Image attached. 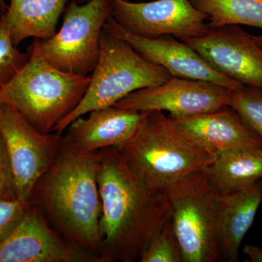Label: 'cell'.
<instances>
[{"instance_id": "f1b7e54d", "label": "cell", "mask_w": 262, "mask_h": 262, "mask_svg": "<svg viewBox=\"0 0 262 262\" xmlns=\"http://www.w3.org/2000/svg\"><path fill=\"white\" fill-rule=\"evenodd\" d=\"M258 184H259L260 189H261V193H262V179L258 182Z\"/></svg>"}, {"instance_id": "5b68a950", "label": "cell", "mask_w": 262, "mask_h": 262, "mask_svg": "<svg viewBox=\"0 0 262 262\" xmlns=\"http://www.w3.org/2000/svg\"><path fill=\"white\" fill-rule=\"evenodd\" d=\"M173 77L160 66L146 61L120 38L103 29L100 36V56L83 98L72 113L55 127L63 134L78 117L91 112L113 106L134 91L163 84Z\"/></svg>"}, {"instance_id": "7402d4cb", "label": "cell", "mask_w": 262, "mask_h": 262, "mask_svg": "<svg viewBox=\"0 0 262 262\" xmlns=\"http://www.w3.org/2000/svg\"><path fill=\"white\" fill-rule=\"evenodd\" d=\"M140 262H183L182 249L171 222L165 224L151 239L139 260Z\"/></svg>"}, {"instance_id": "ac0fdd59", "label": "cell", "mask_w": 262, "mask_h": 262, "mask_svg": "<svg viewBox=\"0 0 262 262\" xmlns=\"http://www.w3.org/2000/svg\"><path fill=\"white\" fill-rule=\"evenodd\" d=\"M205 170L219 194H229L251 187L262 179V147L218 155Z\"/></svg>"}, {"instance_id": "83f0119b", "label": "cell", "mask_w": 262, "mask_h": 262, "mask_svg": "<svg viewBox=\"0 0 262 262\" xmlns=\"http://www.w3.org/2000/svg\"><path fill=\"white\" fill-rule=\"evenodd\" d=\"M5 10H3V8L0 7V20H2L3 17L4 16Z\"/></svg>"}, {"instance_id": "484cf974", "label": "cell", "mask_w": 262, "mask_h": 262, "mask_svg": "<svg viewBox=\"0 0 262 262\" xmlns=\"http://www.w3.org/2000/svg\"><path fill=\"white\" fill-rule=\"evenodd\" d=\"M251 37L255 42L257 43L258 46L262 47V35H251Z\"/></svg>"}, {"instance_id": "5bb4252c", "label": "cell", "mask_w": 262, "mask_h": 262, "mask_svg": "<svg viewBox=\"0 0 262 262\" xmlns=\"http://www.w3.org/2000/svg\"><path fill=\"white\" fill-rule=\"evenodd\" d=\"M167 117L184 139L214 158L235 150L262 147L261 138L231 106L188 116L169 114Z\"/></svg>"}, {"instance_id": "603a6c76", "label": "cell", "mask_w": 262, "mask_h": 262, "mask_svg": "<svg viewBox=\"0 0 262 262\" xmlns=\"http://www.w3.org/2000/svg\"><path fill=\"white\" fill-rule=\"evenodd\" d=\"M32 201L0 198V244L14 230Z\"/></svg>"}, {"instance_id": "f546056e", "label": "cell", "mask_w": 262, "mask_h": 262, "mask_svg": "<svg viewBox=\"0 0 262 262\" xmlns=\"http://www.w3.org/2000/svg\"><path fill=\"white\" fill-rule=\"evenodd\" d=\"M71 1H76V2H78V1H80V0H71ZM81 1H83V0H81Z\"/></svg>"}, {"instance_id": "2e32d148", "label": "cell", "mask_w": 262, "mask_h": 262, "mask_svg": "<svg viewBox=\"0 0 262 262\" xmlns=\"http://www.w3.org/2000/svg\"><path fill=\"white\" fill-rule=\"evenodd\" d=\"M259 184L219 195L218 234L221 261H239L243 239L251 228L260 204Z\"/></svg>"}, {"instance_id": "9c48e42d", "label": "cell", "mask_w": 262, "mask_h": 262, "mask_svg": "<svg viewBox=\"0 0 262 262\" xmlns=\"http://www.w3.org/2000/svg\"><path fill=\"white\" fill-rule=\"evenodd\" d=\"M112 17L127 32L146 38L171 35L182 40L201 37L211 29L206 22L207 15L190 0H114Z\"/></svg>"}, {"instance_id": "277c9868", "label": "cell", "mask_w": 262, "mask_h": 262, "mask_svg": "<svg viewBox=\"0 0 262 262\" xmlns=\"http://www.w3.org/2000/svg\"><path fill=\"white\" fill-rule=\"evenodd\" d=\"M117 149L136 175L161 190L206 170L215 158L184 139L160 111L148 112L137 135Z\"/></svg>"}, {"instance_id": "cb8c5ba5", "label": "cell", "mask_w": 262, "mask_h": 262, "mask_svg": "<svg viewBox=\"0 0 262 262\" xmlns=\"http://www.w3.org/2000/svg\"><path fill=\"white\" fill-rule=\"evenodd\" d=\"M14 181L8 155L0 136V198H15Z\"/></svg>"}, {"instance_id": "4316f807", "label": "cell", "mask_w": 262, "mask_h": 262, "mask_svg": "<svg viewBox=\"0 0 262 262\" xmlns=\"http://www.w3.org/2000/svg\"><path fill=\"white\" fill-rule=\"evenodd\" d=\"M0 7H1L3 10L6 11L7 8H8V3H7V0H0Z\"/></svg>"}, {"instance_id": "ba28073f", "label": "cell", "mask_w": 262, "mask_h": 262, "mask_svg": "<svg viewBox=\"0 0 262 262\" xmlns=\"http://www.w3.org/2000/svg\"><path fill=\"white\" fill-rule=\"evenodd\" d=\"M0 136L9 160L17 198L31 201L33 189L58 154L63 134H42L14 107L0 103Z\"/></svg>"}, {"instance_id": "8992f818", "label": "cell", "mask_w": 262, "mask_h": 262, "mask_svg": "<svg viewBox=\"0 0 262 262\" xmlns=\"http://www.w3.org/2000/svg\"><path fill=\"white\" fill-rule=\"evenodd\" d=\"M173 232L183 262H215L220 258L219 194L206 170L188 176L165 189Z\"/></svg>"}, {"instance_id": "44dd1931", "label": "cell", "mask_w": 262, "mask_h": 262, "mask_svg": "<svg viewBox=\"0 0 262 262\" xmlns=\"http://www.w3.org/2000/svg\"><path fill=\"white\" fill-rule=\"evenodd\" d=\"M30 54L23 53L12 39L3 17L0 20V86L10 82L28 63Z\"/></svg>"}, {"instance_id": "8fae6325", "label": "cell", "mask_w": 262, "mask_h": 262, "mask_svg": "<svg viewBox=\"0 0 262 262\" xmlns=\"http://www.w3.org/2000/svg\"><path fill=\"white\" fill-rule=\"evenodd\" d=\"M232 91L213 82L172 77L163 84L134 91L114 106L188 116L230 106Z\"/></svg>"}, {"instance_id": "7c38bea8", "label": "cell", "mask_w": 262, "mask_h": 262, "mask_svg": "<svg viewBox=\"0 0 262 262\" xmlns=\"http://www.w3.org/2000/svg\"><path fill=\"white\" fill-rule=\"evenodd\" d=\"M182 41L222 75L262 91V47L239 26L211 28L205 35Z\"/></svg>"}, {"instance_id": "52a82bcc", "label": "cell", "mask_w": 262, "mask_h": 262, "mask_svg": "<svg viewBox=\"0 0 262 262\" xmlns=\"http://www.w3.org/2000/svg\"><path fill=\"white\" fill-rule=\"evenodd\" d=\"M113 10L114 0L71 1L59 31L49 39H35L41 54L63 72L89 76L97 64L100 36Z\"/></svg>"}, {"instance_id": "7a4b0ae2", "label": "cell", "mask_w": 262, "mask_h": 262, "mask_svg": "<svg viewBox=\"0 0 262 262\" xmlns=\"http://www.w3.org/2000/svg\"><path fill=\"white\" fill-rule=\"evenodd\" d=\"M98 163V151L79 149L63 135L58 154L33 189L31 201L53 228L99 257Z\"/></svg>"}, {"instance_id": "9a60e30c", "label": "cell", "mask_w": 262, "mask_h": 262, "mask_svg": "<svg viewBox=\"0 0 262 262\" xmlns=\"http://www.w3.org/2000/svg\"><path fill=\"white\" fill-rule=\"evenodd\" d=\"M89 117H80L67 127L64 137L74 146L87 151L122 147L141 130L148 112L116 106L94 110Z\"/></svg>"}, {"instance_id": "ffe728a7", "label": "cell", "mask_w": 262, "mask_h": 262, "mask_svg": "<svg viewBox=\"0 0 262 262\" xmlns=\"http://www.w3.org/2000/svg\"><path fill=\"white\" fill-rule=\"evenodd\" d=\"M231 107L262 139V91L242 86L232 91Z\"/></svg>"}, {"instance_id": "e0dca14e", "label": "cell", "mask_w": 262, "mask_h": 262, "mask_svg": "<svg viewBox=\"0 0 262 262\" xmlns=\"http://www.w3.org/2000/svg\"><path fill=\"white\" fill-rule=\"evenodd\" d=\"M67 0H9L4 18L15 46L26 39H48L57 32Z\"/></svg>"}, {"instance_id": "d6986e66", "label": "cell", "mask_w": 262, "mask_h": 262, "mask_svg": "<svg viewBox=\"0 0 262 262\" xmlns=\"http://www.w3.org/2000/svg\"><path fill=\"white\" fill-rule=\"evenodd\" d=\"M208 16L210 28L244 25L262 29V0H190Z\"/></svg>"}, {"instance_id": "4fadbf2b", "label": "cell", "mask_w": 262, "mask_h": 262, "mask_svg": "<svg viewBox=\"0 0 262 262\" xmlns=\"http://www.w3.org/2000/svg\"><path fill=\"white\" fill-rule=\"evenodd\" d=\"M103 29L128 43L146 61L168 70L173 77L213 82L231 91L244 86L214 70L194 49L173 36L146 38L136 35L120 27L113 17Z\"/></svg>"}, {"instance_id": "30bf717a", "label": "cell", "mask_w": 262, "mask_h": 262, "mask_svg": "<svg viewBox=\"0 0 262 262\" xmlns=\"http://www.w3.org/2000/svg\"><path fill=\"white\" fill-rule=\"evenodd\" d=\"M0 262H101L53 228L31 203L11 234L0 244Z\"/></svg>"}, {"instance_id": "6da1fadb", "label": "cell", "mask_w": 262, "mask_h": 262, "mask_svg": "<svg viewBox=\"0 0 262 262\" xmlns=\"http://www.w3.org/2000/svg\"><path fill=\"white\" fill-rule=\"evenodd\" d=\"M98 153L99 257L101 262L137 261L171 220L170 202L165 190L151 187L129 168L117 148Z\"/></svg>"}, {"instance_id": "d4e9b609", "label": "cell", "mask_w": 262, "mask_h": 262, "mask_svg": "<svg viewBox=\"0 0 262 262\" xmlns=\"http://www.w3.org/2000/svg\"><path fill=\"white\" fill-rule=\"evenodd\" d=\"M245 255L249 258L251 261L262 262V249L253 245H246L244 248Z\"/></svg>"}, {"instance_id": "3957f363", "label": "cell", "mask_w": 262, "mask_h": 262, "mask_svg": "<svg viewBox=\"0 0 262 262\" xmlns=\"http://www.w3.org/2000/svg\"><path fill=\"white\" fill-rule=\"evenodd\" d=\"M29 53L25 67L0 86V103L13 106L39 132L50 134L80 102L91 76L56 68L41 54L35 39Z\"/></svg>"}]
</instances>
